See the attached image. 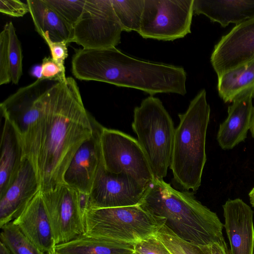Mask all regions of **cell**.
<instances>
[{
    "mask_svg": "<svg viewBox=\"0 0 254 254\" xmlns=\"http://www.w3.org/2000/svg\"><path fill=\"white\" fill-rule=\"evenodd\" d=\"M97 123L85 108L73 78L68 77L52 87L30 159L41 191L64 183V174L73 157L93 135Z\"/></svg>",
    "mask_w": 254,
    "mask_h": 254,
    "instance_id": "cell-1",
    "label": "cell"
},
{
    "mask_svg": "<svg viewBox=\"0 0 254 254\" xmlns=\"http://www.w3.org/2000/svg\"><path fill=\"white\" fill-rule=\"evenodd\" d=\"M71 71L81 80L134 88L150 96L187 93V75L183 67L141 60L116 47L76 50L72 58Z\"/></svg>",
    "mask_w": 254,
    "mask_h": 254,
    "instance_id": "cell-2",
    "label": "cell"
},
{
    "mask_svg": "<svg viewBox=\"0 0 254 254\" xmlns=\"http://www.w3.org/2000/svg\"><path fill=\"white\" fill-rule=\"evenodd\" d=\"M139 205L164 219V225L187 242L211 246L224 238V224L215 212L197 200L193 193L175 190L163 179H154Z\"/></svg>",
    "mask_w": 254,
    "mask_h": 254,
    "instance_id": "cell-3",
    "label": "cell"
},
{
    "mask_svg": "<svg viewBox=\"0 0 254 254\" xmlns=\"http://www.w3.org/2000/svg\"><path fill=\"white\" fill-rule=\"evenodd\" d=\"M210 115L204 89L191 100L185 113L178 114L170 168L175 183L186 190L195 191L201 185Z\"/></svg>",
    "mask_w": 254,
    "mask_h": 254,
    "instance_id": "cell-4",
    "label": "cell"
},
{
    "mask_svg": "<svg viewBox=\"0 0 254 254\" xmlns=\"http://www.w3.org/2000/svg\"><path fill=\"white\" fill-rule=\"evenodd\" d=\"M131 127L154 179H163L171 162L175 128L161 101L153 96L144 99L134 109Z\"/></svg>",
    "mask_w": 254,
    "mask_h": 254,
    "instance_id": "cell-5",
    "label": "cell"
},
{
    "mask_svg": "<svg viewBox=\"0 0 254 254\" xmlns=\"http://www.w3.org/2000/svg\"><path fill=\"white\" fill-rule=\"evenodd\" d=\"M85 234L92 237L135 244L154 235L165 220L139 205L84 210Z\"/></svg>",
    "mask_w": 254,
    "mask_h": 254,
    "instance_id": "cell-6",
    "label": "cell"
},
{
    "mask_svg": "<svg viewBox=\"0 0 254 254\" xmlns=\"http://www.w3.org/2000/svg\"><path fill=\"white\" fill-rule=\"evenodd\" d=\"M57 82L37 79L18 89L0 104L1 115L12 124L21 139L24 157L29 158L31 155L48 94Z\"/></svg>",
    "mask_w": 254,
    "mask_h": 254,
    "instance_id": "cell-7",
    "label": "cell"
},
{
    "mask_svg": "<svg viewBox=\"0 0 254 254\" xmlns=\"http://www.w3.org/2000/svg\"><path fill=\"white\" fill-rule=\"evenodd\" d=\"M101 164L107 171L127 174L149 185L154 180L150 166L137 140L118 130L101 127Z\"/></svg>",
    "mask_w": 254,
    "mask_h": 254,
    "instance_id": "cell-8",
    "label": "cell"
},
{
    "mask_svg": "<svg viewBox=\"0 0 254 254\" xmlns=\"http://www.w3.org/2000/svg\"><path fill=\"white\" fill-rule=\"evenodd\" d=\"M194 0H144L138 34L145 39L174 41L191 32Z\"/></svg>",
    "mask_w": 254,
    "mask_h": 254,
    "instance_id": "cell-9",
    "label": "cell"
},
{
    "mask_svg": "<svg viewBox=\"0 0 254 254\" xmlns=\"http://www.w3.org/2000/svg\"><path fill=\"white\" fill-rule=\"evenodd\" d=\"M41 194L56 245L85 234V195L65 183Z\"/></svg>",
    "mask_w": 254,
    "mask_h": 254,
    "instance_id": "cell-10",
    "label": "cell"
},
{
    "mask_svg": "<svg viewBox=\"0 0 254 254\" xmlns=\"http://www.w3.org/2000/svg\"><path fill=\"white\" fill-rule=\"evenodd\" d=\"M123 29L111 0H86L73 27V40L83 49H107L121 43Z\"/></svg>",
    "mask_w": 254,
    "mask_h": 254,
    "instance_id": "cell-11",
    "label": "cell"
},
{
    "mask_svg": "<svg viewBox=\"0 0 254 254\" xmlns=\"http://www.w3.org/2000/svg\"><path fill=\"white\" fill-rule=\"evenodd\" d=\"M148 186L127 174L109 172L101 163L84 210L139 205Z\"/></svg>",
    "mask_w": 254,
    "mask_h": 254,
    "instance_id": "cell-12",
    "label": "cell"
},
{
    "mask_svg": "<svg viewBox=\"0 0 254 254\" xmlns=\"http://www.w3.org/2000/svg\"><path fill=\"white\" fill-rule=\"evenodd\" d=\"M254 58V17L236 25L215 46L210 62L217 76Z\"/></svg>",
    "mask_w": 254,
    "mask_h": 254,
    "instance_id": "cell-13",
    "label": "cell"
},
{
    "mask_svg": "<svg viewBox=\"0 0 254 254\" xmlns=\"http://www.w3.org/2000/svg\"><path fill=\"white\" fill-rule=\"evenodd\" d=\"M40 190L35 166L24 157L14 181L0 196V228L12 222Z\"/></svg>",
    "mask_w": 254,
    "mask_h": 254,
    "instance_id": "cell-14",
    "label": "cell"
},
{
    "mask_svg": "<svg viewBox=\"0 0 254 254\" xmlns=\"http://www.w3.org/2000/svg\"><path fill=\"white\" fill-rule=\"evenodd\" d=\"M102 126L98 122L94 134L78 148L64 174V183L84 195L90 193L101 163L99 134Z\"/></svg>",
    "mask_w": 254,
    "mask_h": 254,
    "instance_id": "cell-15",
    "label": "cell"
},
{
    "mask_svg": "<svg viewBox=\"0 0 254 254\" xmlns=\"http://www.w3.org/2000/svg\"><path fill=\"white\" fill-rule=\"evenodd\" d=\"M224 227L232 254H254V211L240 198L228 199L222 206Z\"/></svg>",
    "mask_w": 254,
    "mask_h": 254,
    "instance_id": "cell-16",
    "label": "cell"
},
{
    "mask_svg": "<svg viewBox=\"0 0 254 254\" xmlns=\"http://www.w3.org/2000/svg\"><path fill=\"white\" fill-rule=\"evenodd\" d=\"M12 222L41 252H55L56 245L41 190Z\"/></svg>",
    "mask_w": 254,
    "mask_h": 254,
    "instance_id": "cell-17",
    "label": "cell"
},
{
    "mask_svg": "<svg viewBox=\"0 0 254 254\" xmlns=\"http://www.w3.org/2000/svg\"><path fill=\"white\" fill-rule=\"evenodd\" d=\"M254 89L236 98L228 108V117L222 123L217 134L219 146L224 150L232 149L245 141L250 128L253 110Z\"/></svg>",
    "mask_w": 254,
    "mask_h": 254,
    "instance_id": "cell-18",
    "label": "cell"
},
{
    "mask_svg": "<svg viewBox=\"0 0 254 254\" xmlns=\"http://www.w3.org/2000/svg\"><path fill=\"white\" fill-rule=\"evenodd\" d=\"M193 13L203 14L225 28L254 17V0H194Z\"/></svg>",
    "mask_w": 254,
    "mask_h": 254,
    "instance_id": "cell-19",
    "label": "cell"
},
{
    "mask_svg": "<svg viewBox=\"0 0 254 254\" xmlns=\"http://www.w3.org/2000/svg\"><path fill=\"white\" fill-rule=\"evenodd\" d=\"M24 157L21 139L12 124L4 119L0 139V196L14 181Z\"/></svg>",
    "mask_w": 254,
    "mask_h": 254,
    "instance_id": "cell-20",
    "label": "cell"
},
{
    "mask_svg": "<svg viewBox=\"0 0 254 254\" xmlns=\"http://www.w3.org/2000/svg\"><path fill=\"white\" fill-rule=\"evenodd\" d=\"M35 30L42 37L48 34L51 41L72 42L73 27L45 0H27Z\"/></svg>",
    "mask_w": 254,
    "mask_h": 254,
    "instance_id": "cell-21",
    "label": "cell"
},
{
    "mask_svg": "<svg viewBox=\"0 0 254 254\" xmlns=\"http://www.w3.org/2000/svg\"><path fill=\"white\" fill-rule=\"evenodd\" d=\"M22 59L20 42L9 21L0 34V85L18 83L22 74Z\"/></svg>",
    "mask_w": 254,
    "mask_h": 254,
    "instance_id": "cell-22",
    "label": "cell"
},
{
    "mask_svg": "<svg viewBox=\"0 0 254 254\" xmlns=\"http://www.w3.org/2000/svg\"><path fill=\"white\" fill-rule=\"evenodd\" d=\"M134 244L100 238L85 234L63 244L57 245V254H132Z\"/></svg>",
    "mask_w": 254,
    "mask_h": 254,
    "instance_id": "cell-23",
    "label": "cell"
},
{
    "mask_svg": "<svg viewBox=\"0 0 254 254\" xmlns=\"http://www.w3.org/2000/svg\"><path fill=\"white\" fill-rule=\"evenodd\" d=\"M254 89V58L218 76L217 90L225 103Z\"/></svg>",
    "mask_w": 254,
    "mask_h": 254,
    "instance_id": "cell-24",
    "label": "cell"
},
{
    "mask_svg": "<svg viewBox=\"0 0 254 254\" xmlns=\"http://www.w3.org/2000/svg\"><path fill=\"white\" fill-rule=\"evenodd\" d=\"M123 31L138 33L144 6V0H111Z\"/></svg>",
    "mask_w": 254,
    "mask_h": 254,
    "instance_id": "cell-25",
    "label": "cell"
},
{
    "mask_svg": "<svg viewBox=\"0 0 254 254\" xmlns=\"http://www.w3.org/2000/svg\"><path fill=\"white\" fill-rule=\"evenodd\" d=\"M155 235L171 254H212L211 246H199L187 242L165 225Z\"/></svg>",
    "mask_w": 254,
    "mask_h": 254,
    "instance_id": "cell-26",
    "label": "cell"
},
{
    "mask_svg": "<svg viewBox=\"0 0 254 254\" xmlns=\"http://www.w3.org/2000/svg\"><path fill=\"white\" fill-rule=\"evenodd\" d=\"M1 229L0 241L8 247L12 254H46L29 241L12 222Z\"/></svg>",
    "mask_w": 254,
    "mask_h": 254,
    "instance_id": "cell-27",
    "label": "cell"
},
{
    "mask_svg": "<svg viewBox=\"0 0 254 254\" xmlns=\"http://www.w3.org/2000/svg\"><path fill=\"white\" fill-rule=\"evenodd\" d=\"M60 15L73 27L79 20L86 0H45Z\"/></svg>",
    "mask_w": 254,
    "mask_h": 254,
    "instance_id": "cell-28",
    "label": "cell"
},
{
    "mask_svg": "<svg viewBox=\"0 0 254 254\" xmlns=\"http://www.w3.org/2000/svg\"><path fill=\"white\" fill-rule=\"evenodd\" d=\"M42 79L53 80L59 82L65 81V67L64 64L58 63L51 57H46L42 60Z\"/></svg>",
    "mask_w": 254,
    "mask_h": 254,
    "instance_id": "cell-29",
    "label": "cell"
},
{
    "mask_svg": "<svg viewBox=\"0 0 254 254\" xmlns=\"http://www.w3.org/2000/svg\"><path fill=\"white\" fill-rule=\"evenodd\" d=\"M134 253L137 254H171L154 235L134 244Z\"/></svg>",
    "mask_w": 254,
    "mask_h": 254,
    "instance_id": "cell-30",
    "label": "cell"
},
{
    "mask_svg": "<svg viewBox=\"0 0 254 254\" xmlns=\"http://www.w3.org/2000/svg\"><path fill=\"white\" fill-rule=\"evenodd\" d=\"M0 12L10 16L19 17L29 13L30 10L28 4L20 0H0Z\"/></svg>",
    "mask_w": 254,
    "mask_h": 254,
    "instance_id": "cell-31",
    "label": "cell"
},
{
    "mask_svg": "<svg viewBox=\"0 0 254 254\" xmlns=\"http://www.w3.org/2000/svg\"><path fill=\"white\" fill-rule=\"evenodd\" d=\"M42 37L48 45L51 51V57L59 63L64 64L68 57L67 44L64 42H53L48 34H44Z\"/></svg>",
    "mask_w": 254,
    "mask_h": 254,
    "instance_id": "cell-32",
    "label": "cell"
},
{
    "mask_svg": "<svg viewBox=\"0 0 254 254\" xmlns=\"http://www.w3.org/2000/svg\"><path fill=\"white\" fill-rule=\"evenodd\" d=\"M212 254H232L224 238L211 245Z\"/></svg>",
    "mask_w": 254,
    "mask_h": 254,
    "instance_id": "cell-33",
    "label": "cell"
},
{
    "mask_svg": "<svg viewBox=\"0 0 254 254\" xmlns=\"http://www.w3.org/2000/svg\"><path fill=\"white\" fill-rule=\"evenodd\" d=\"M30 74L32 76L36 77L37 79L41 78L42 67L41 65L35 64L33 65L30 70Z\"/></svg>",
    "mask_w": 254,
    "mask_h": 254,
    "instance_id": "cell-34",
    "label": "cell"
},
{
    "mask_svg": "<svg viewBox=\"0 0 254 254\" xmlns=\"http://www.w3.org/2000/svg\"><path fill=\"white\" fill-rule=\"evenodd\" d=\"M0 254H12L8 247L1 241L0 242Z\"/></svg>",
    "mask_w": 254,
    "mask_h": 254,
    "instance_id": "cell-35",
    "label": "cell"
},
{
    "mask_svg": "<svg viewBox=\"0 0 254 254\" xmlns=\"http://www.w3.org/2000/svg\"><path fill=\"white\" fill-rule=\"evenodd\" d=\"M250 130L252 137L254 138V107L251 117Z\"/></svg>",
    "mask_w": 254,
    "mask_h": 254,
    "instance_id": "cell-36",
    "label": "cell"
},
{
    "mask_svg": "<svg viewBox=\"0 0 254 254\" xmlns=\"http://www.w3.org/2000/svg\"><path fill=\"white\" fill-rule=\"evenodd\" d=\"M249 196L250 198V203L252 206L254 208V187L252 189V190L249 192Z\"/></svg>",
    "mask_w": 254,
    "mask_h": 254,
    "instance_id": "cell-37",
    "label": "cell"
},
{
    "mask_svg": "<svg viewBox=\"0 0 254 254\" xmlns=\"http://www.w3.org/2000/svg\"><path fill=\"white\" fill-rule=\"evenodd\" d=\"M56 254V252H53V253H50V254Z\"/></svg>",
    "mask_w": 254,
    "mask_h": 254,
    "instance_id": "cell-38",
    "label": "cell"
},
{
    "mask_svg": "<svg viewBox=\"0 0 254 254\" xmlns=\"http://www.w3.org/2000/svg\"><path fill=\"white\" fill-rule=\"evenodd\" d=\"M136 254V253H133V254Z\"/></svg>",
    "mask_w": 254,
    "mask_h": 254,
    "instance_id": "cell-39",
    "label": "cell"
}]
</instances>
